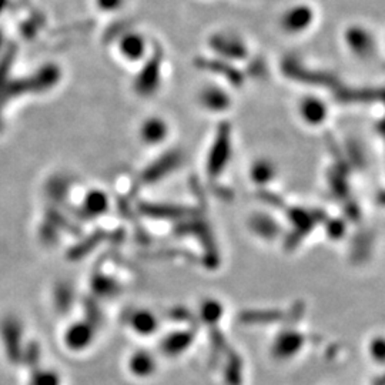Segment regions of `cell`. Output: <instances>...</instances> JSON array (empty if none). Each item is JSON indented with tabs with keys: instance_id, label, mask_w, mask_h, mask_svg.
<instances>
[{
	"instance_id": "2",
	"label": "cell",
	"mask_w": 385,
	"mask_h": 385,
	"mask_svg": "<svg viewBox=\"0 0 385 385\" xmlns=\"http://www.w3.org/2000/svg\"><path fill=\"white\" fill-rule=\"evenodd\" d=\"M127 370L134 378L147 379L156 374L157 361L151 353L146 350H137L129 357Z\"/></svg>"
},
{
	"instance_id": "8",
	"label": "cell",
	"mask_w": 385,
	"mask_h": 385,
	"mask_svg": "<svg viewBox=\"0 0 385 385\" xmlns=\"http://www.w3.org/2000/svg\"><path fill=\"white\" fill-rule=\"evenodd\" d=\"M274 176H276V169L268 160H258L251 169V177L257 184H267Z\"/></svg>"
},
{
	"instance_id": "7",
	"label": "cell",
	"mask_w": 385,
	"mask_h": 385,
	"mask_svg": "<svg viewBox=\"0 0 385 385\" xmlns=\"http://www.w3.org/2000/svg\"><path fill=\"white\" fill-rule=\"evenodd\" d=\"M201 103L204 107L213 112L226 110L229 106V96L218 89H207L201 94Z\"/></svg>"
},
{
	"instance_id": "13",
	"label": "cell",
	"mask_w": 385,
	"mask_h": 385,
	"mask_svg": "<svg viewBox=\"0 0 385 385\" xmlns=\"http://www.w3.org/2000/svg\"><path fill=\"white\" fill-rule=\"evenodd\" d=\"M91 200H94V201H90L89 207L93 213H101L107 206V198L103 194H96Z\"/></svg>"
},
{
	"instance_id": "1",
	"label": "cell",
	"mask_w": 385,
	"mask_h": 385,
	"mask_svg": "<svg viewBox=\"0 0 385 385\" xmlns=\"http://www.w3.org/2000/svg\"><path fill=\"white\" fill-rule=\"evenodd\" d=\"M304 337L297 332H284L271 346V354L276 360L287 361L296 357L304 346Z\"/></svg>"
},
{
	"instance_id": "10",
	"label": "cell",
	"mask_w": 385,
	"mask_h": 385,
	"mask_svg": "<svg viewBox=\"0 0 385 385\" xmlns=\"http://www.w3.org/2000/svg\"><path fill=\"white\" fill-rule=\"evenodd\" d=\"M91 337H93V334H91V332H90L89 328H86V327H77L75 329V333L70 334L69 343H70L72 347H75L76 350H79V348H83L84 346H87L90 343Z\"/></svg>"
},
{
	"instance_id": "6",
	"label": "cell",
	"mask_w": 385,
	"mask_h": 385,
	"mask_svg": "<svg viewBox=\"0 0 385 385\" xmlns=\"http://www.w3.org/2000/svg\"><path fill=\"white\" fill-rule=\"evenodd\" d=\"M300 115L310 126H320L327 118V107L320 99L307 97L300 104Z\"/></svg>"
},
{
	"instance_id": "5",
	"label": "cell",
	"mask_w": 385,
	"mask_h": 385,
	"mask_svg": "<svg viewBox=\"0 0 385 385\" xmlns=\"http://www.w3.org/2000/svg\"><path fill=\"white\" fill-rule=\"evenodd\" d=\"M169 134V127L166 122H163L158 118L147 119L141 127H140V137L144 141V144H160L161 141L166 140Z\"/></svg>"
},
{
	"instance_id": "4",
	"label": "cell",
	"mask_w": 385,
	"mask_h": 385,
	"mask_svg": "<svg viewBox=\"0 0 385 385\" xmlns=\"http://www.w3.org/2000/svg\"><path fill=\"white\" fill-rule=\"evenodd\" d=\"M129 325L136 334L147 337L156 333V329L158 328V320L149 310H137L130 314Z\"/></svg>"
},
{
	"instance_id": "12",
	"label": "cell",
	"mask_w": 385,
	"mask_h": 385,
	"mask_svg": "<svg viewBox=\"0 0 385 385\" xmlns=\"http://www.w3.org/2000/svg\"><path fill=\"white\" fill-rule=\"evenodd\" d=\"M370 355L372 358V361L382 364L384 361V341L381 337L374 339L370 344Z\"/></svg>"
},
{
	"instance_id": "11",
	"label": "cell",
	"mask_w": 385,
	"mask_h": 385,
	"mask_svg": "<svg viewBox=\"0 0 385 385\" xmlns=\"http://www.w3.org/2000/svg\"><path fill=\"white\" fill-rule=\"evenodd\" d=\"M201 317L207 322H217L218 318L222 317V305H220L215 300L206 301L201 305Z\"/></svg>"
},
{
	"instance_id": "9",
	"label": "cell",
	"mask_w": 385,
	"mask_h": 385,
	"mask_svg": "<svg viewBox=\"0 0 385 385\" xmlns=\"http://www.w3.org/2000/svg\"><path fill=\"white\" fill-rule=\"evenodd\" d=\"M123 54L127 58V59H132V61H137L141 58L143 54V42H141V37L134 34V36H130L127 37L126 40H123V49H122Z\"/></svg>"
},
{
	"instance_id": "3",
	"label": "cell",
	"mask_w": 385,
	"mask_h": 385,
	"mask_svg": "<svg viewBox=\"0 0 385 385\" xmlns=\"http://www.w3.org/2000/svg\"><path fill=\"white\" fill-rule=\"evenodd\" d=\"M194 336L190 332H176L166 336L161 341V351L168 357H179L184 354L193 344Z\"/></svg>"
}]
</instances>
